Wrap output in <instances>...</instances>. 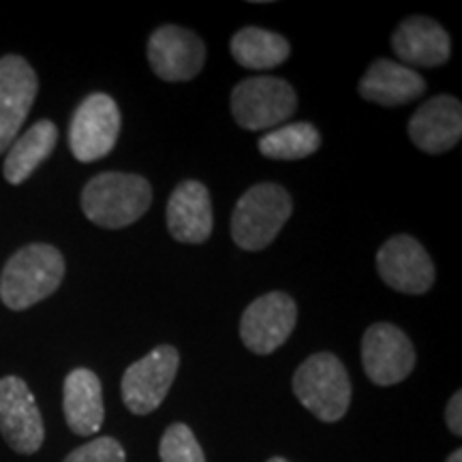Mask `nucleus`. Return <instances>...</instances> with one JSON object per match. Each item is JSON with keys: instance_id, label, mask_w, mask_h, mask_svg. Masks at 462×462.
<instances>
[{"instance_id": "obj_5", "label": "nucleus", "mask_w": 462, "mask_h": 462, "mask_svg": "<svg viewBox=\"0 0 462 462\" xmlns=\"http://www.w3.org/2000/svg\"><path fill=\"white\" fill-rule=\"evenodd\" d=\"M231 114L246 131L276 129L298 109L293 86L281 78H248L231 90Z\"/></svg>"}, {"instance_id": "obj_7", "label": "nucleus", "mask_w": 462, "mask_h": 462, "mask_svg": "<svg viewBox=\"0 0 462 462\" xmlns=\"http://www.w3.org/2000/svg\"><path fill=\"white\" fill-rule=\"evenodd\" d=\"M180 366L176 346L161 345L142 360L133 362L123 374V401L131 413L148 415L165 401Z\"/></svg>"}, {"instance_id": "obj_10", "label": "nucleus", "mask_w": 462, "mask_h": 462, "mask_svg": "<svg viewBox=\"0 0 462 462\" xmlns=\"http://www.w3.org/2000/svg\"><path fill=\"white\" fill-rule=\"evenodd\" d=\"M148 62L163 82H189L206 62V43L182 26H161L148 39Z\"/></svg>"}, {"instance_id": "obj_9", "label": "nucleus", "mask_w": 462, "mask_h": 462, "mask_svg": "<svg viewBox=\"0 0 462 462\" xmlns=\"http://www.w3.org/2000/svg\"><path fill=\"white\" fill-rule=\"evenodd\" d=\"M362 364L374 385L388 388L401 383L415 368L413 343L394 323H374L364 332Z\"/></svg>"}, {"instance_id": "obj_18", "label": "nucleus", "mask_w": 462, "mask_h": 462, "mask_svg": "<svg viewBox=\"0 0 462 462\" xmlns=\"http://www.w3.org/2000/svg\"><path fill=\"white\" fill-rule=\"evenodd\" d=\"M65 418L75 435L90 437L101 430L106 420L101 381L88 368H75L65 379Z\"/></svg>"}, {"instance_id": "obj_12", "label": "nucleus", "mask_w": 462, "mask_h": 462, "mask_svg": "<svg viewBox=\"0 0 462 462\" xmlns=\"http://www.w3.org/2000/svg\"><path fill=\"white\" fill-rule=\"evenodd\" d=\"M377 273L385 285L401 293L420 296L435 282V263L413 236L398 234L377 253Z\"/></svg>"}, {"instance_id": "obj_11", "label": "nucleus", "mask_w": 462, "mask_h": 462, "mask_svg": "<svg viewBox=\"0 0 462 462\" xmlns=\"http://www.w3.org/2000/svg\"><path fill=\"white\" fill-rule=\"evenodd\" d=\"M0 432L17 454H34L43 446L42 411L20 377L0 379Z\"/></svg>"}, {"instance_id": "obj_1", "label": "nucleus", "mask_w": 462, "mask_h": 462, "mask_svg": "<svg viewBox=\"0 0 462 462\" xmlns=\"http://www.w3.org/2000/svg\"><path fill=\"white\" fill-rule=\"evenodd\" d=\"M152 204V189L137 173L106 171L82 190V210L88 221L106 229H123L140 221Z\"/></svg>"}, {"instance_id": "obj_2", "label": "nucleus", "mask_w": 462, "mask_h": 462, "mask_svg": "<svg viewBox=\"0 0 462 462\" xmlns=\"http://www.w3.org/2000/svg\"><path fill=\"white\" fill-rule=\"evenodd\" d=\"M65 257L50 245H28L15 253L0 276V300L11 310L31 309L60 287Z\"/></svg>"}, {"instance_id": "obj_20", "label": "nucleus", "mask_w": 462, "mask_h": 462, "mask_svg": "<svg viewBox=\"0 0 462 462\" xmlns=\"http://www.w3.org/2000/svg\"><path fill=\"white\" fill-rule=\"evenodd\" d=\"M229 51L240 67L265 71V69L282 65L291 54V48H289L287 39L279 32L246 26L231 37Z\"/></svg>"}, {"instance_id": "obj_23", "label": "nucleus", "mask_w": 462, "mask_h": 462, "mask_svg": "<svg viewBox=\"0 0 462 462\" xmlns=\"http://www.w3.org/2000/svg\"><path fill=\"white\" fill-rule=\"evenodd\" d=\"M65 462H126L125 448L112 437L92 439L86 446L73 449Z\"/></svg>"}, {"instance_id": "obj_15", "label": "nucleus", "mask_w": 462, "mask_h": 462, "mask_svg": "<svg viewBox=\"0 0 462 462\" xmlns=\"http://www.w3.org/2000/svg\"><path fill=\"white\" fill-rule=\"evenodd\" d=\"M392 50L404 67H441L452 54V42L441 24L424 15L401 22L392 34Z\"/></svg>"}, {"instance_id": "obj_13", "label": "nucleus", "mask_w": 462, "mask_h": 462, "mask_svg": "<svg viewBox=\"0 0 462 462\" xmlns=\"http://www.w3.org/2000/svg\"><path fill=\"white\" fill-rule=\"evenodd\" d=\"M37 90V73L24 58H0V154L20 135Z\"/></svg>"}, {"instance_id": "obj_26", "label": "nucleus", "mask_w": 462, "mask_h": 462, "mask_svg": "<svg viewBox=\"0 0 462 462\" xmlns=\"http://www.w3.org/2000/svg\"><path fill=\"white\" fill-rule=\"evenodd\" d=\"M268 462H289V460H285V458H281V456H274V458H270Z\"/></svg>"}, {"instance_id": "obj_17", "label": "nucleus", "mask_w": 462, "mask_h": 462, "mask_svg": "<svg viewBox=\"0 0 462 462\" xmlns=\"http://www.w3.org/2000/svg\"><path fill=\"white\" fill-rule=\"evenodd\" d=\"M362 99L383 107L407 106L420 99L426 90L424 78L415 69H409L394 60H374L360 79Z\"/></svg>"}, {"instance_id": "obj_8", "label": "nucleus", "mask_w": 462, "mask_h": 462, "mask_svg": "<svg viewBox=\"0 0 462 462\" xmlns=\"http://www.w3.org/2000/svg\"><path fill=\"white\" fill-rule=\"evenodd\" d=\"M298 321V306L291 296L270 291L246 306L240 319V338L257 356L274 354L287 343Z\"/></svg>"}, {"instance_id": "obj_19", "label": "nucleus", "mask_w": 462, "mask_h": 462, "mask_svg": "<svg viewBox=\"0 0 462 462\" xmlns=\"http://www.w3.org/2000/svg\"><path fill=\"white\" fill-rule=\"evenodd\" d=\"M58 129L51 120H39L26 133H22L11 143L7 159H5V178L11 184H22L31 178V173L50 157L56 148Z\"/></svg>"}, {"instance_id": "obj_16", "label": "nucleus", "mask_w": 462, "mask_h": 462, "mask_svg": "<svg viewBox=\"0 0 462 462\" xmlns=\"http://www.w3.org/2000/svg\"><path fill=\"white\" fill-rule=\"evenodd\" d=\"M212 223V201L204 184L198 180L178 184L167 201V227L173 240L182 245H201L210 238Z\"/></svg>"}, {"instance_id": "obj_25", "label": "nucleus", "mask_w": 462, "mask_h": 462, "mask_svg": "<svg viewBox=\"0 0 462 462\" xmlns=\"http://www.w3.org/2000/svg\"><path fill=\"white\" fill-rule=\"evenodd\" d=\"M446 462H462V452H460V449H454V452L448 456Z\"/></svg>"}, {"instance_id": "obj_14", "label": "nucleus", "mask_w": 462, "mask_h": 462, "mask_svg": "<svg viewBox=\"0 0 462 462\" xmlns=\"http://www.w3.org/2000/svg\"><path fill=\"white\" fill-rule=\"evenodd\" d=\"M409 137L421 152L443 154L462 137L460 101L449 95H437L426 101L409 120Z\"/></svg>"}, {"instance_id": "obj_21", "label": "nucleus", "mask_w": 462, "mask_h": 462, "mask_svg": "<svg viewBox=\"0 0 462 462\" xmlns=\"http://www.w3.org/2000/svg\"><path fill=\"white\" fill-rule=\"evenodd\" d=\"M321 146V135L310 123L281 125L259 140V152L274 161H300L315 154Z\"/></svg>"}, {"instance_id": "obj_24", "label": "nucleus", "mask_w": 462, "mask_h": 462, "mask_svg": "<svg viewBox=\"0 0 462 462\" xmlns=\"http://www.w3.org/2000/svg\"><path fill=\"white\" fill-rule=\"evenodd\" d=\"M446 420H448V429L452 430L456 437H460L462 435V392H456V394L449 398Z\"/></svg>"}, {"instance_id": "obj_4", "label": "nucleus", "mask_w": 462, "mask_h": 462, "mask_svg": "<svg viewBox=\"0 0 462 462\" xmlns=\"http://www.w3.org/2000/svg\"><path fill=\"white\" fill-rule=\"evenodd\" d=\"M293 394L317 420L332 424L349 409V374L334 354H315L293 374Z\"/></svg>"}, {"instance_id": "obj_3", "label": "nucleus", "mask_w": 462, "mask_h": 462, "mask_svg": "<svg viewBox=\"0 0 462 462\" xmlns=\"http://www.w3.org/2000/svg\"><path fill=\"white\" fill-rule=\"evenodd\" d=\"M291 212L293 201L281 184H255L234 208L231 238L245 251H263L276 240Z\"/></svg>"}, {"instance_id": "obj_22", "label": "nucleus", "mask_w": 462, "mask_h": 462, "mask_svg": "<svg viewBox=\"0 0 462 462\" xmlns=\"http://www.w3.org/2000/svg\"><path fill=\"white\" fill-rule=\"evenodd\" d=\"M161 462H206L204 449H201L195 432L187 424H171L165 430L159 446Z\"/></svg>"}, {"instance_id": "obj_6", "label": "nucleus", "mask_w": 462, "mask_h": 462, "mask_svg": "<svg viewBox=\"0 0 462 462\" xmlns=\"http://www.w3.org/2000/svg\"><path fill=\"white\" fill-rule=\"evenodd\" d=\"M120 109L109 95L95 92L86 97L75 109L71 126H69V148L73 157L82 163H92L107 157L118 142Z\"/></svg>"}]
</instances>
